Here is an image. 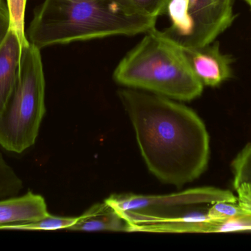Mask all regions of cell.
I'll use <instances>...</instances> for the list:
<instances>
[{
    "label": "cell",
    "mask_w": 251,
    "mask_h": 251,
    "mask_svg": "<svg viewBox=\"0 0 251 251\" xmlns=\"http://www.w3.org/2000/svg\"><path fill=\"white\" fill-rule=\"evenodd\" d=\"M151 173L182 187L207 168L210 147L206 125L190 108L172 99L134 88L119 91Z\"/></svg>",
    "instance_id": "obj_1"
},
{
    "label": "cell",
    "mask_w": 251,
    "mask_h": 251,
    "mask_svg": "<svg viewBox=\"0 0 251 251\" xmlns=\"http://www.w3.org/2000/svg\"><path fill=\"white\" fill-rule=\"evenodd\" d=\"M155 18L130 14L113 0H45L32 19L29 42L38 49L55 44L146 33Z\"/></svg>",
    "instance_id": "obj_2"
},
{
    "label": "cell",
    "mask_w": 251,
    "mask_h": 251,
    "mask_svg": "<svg viewBox=\"0 0 251 251\" xmlns=\"http://www.w3.org/2000/svg\"><path fill=\"white\" fill-rule=\"evenodd\" d=\"M145 34L118 64L115 81L180 101L200 97L204 85L190 69L179 47L156 28Z\"/></svg>",
    "instance_id": "obj_3"
},
{
    "label": "cell",
    "mask_w": 251,
    "mask_h": 251,
    "mask_svg": "<svg viewBox=\"0 0 251 251\" xmlns=\"http://www.w3.org/2000/svg\"><path fill=\"white\" fill-rule=\"evenodd\" d=\"M45 112L41 53L29 43L21 50L16 84L0 113V145L16 153L33 145Z\"/></svg>",
    "instance_id": "obj_4"
},
{
    "label": "cell",
    "mask_w": 251,
    "mask_h": 251,
    "mask_svg": "<svg viewBox=\"0 0 251 251\" xmlns=\"http://www.w3.org/2000/svg\"><path fill=\"white\" fill-rule=\"evenodd\" d=\"M234 4V0H172L167 10L171 24L162 33L180 47L212 44L232 25Z\"/></svg>",
    "instance_id": "obj_5"
},
{
    "label": "cell",
    "mask_w": 251,
    "mask_h": 251,
    "mask_svg": "<svg viewBox=\"0 0 251 251\" xmlns=\"http://www.w3.org/2000/svg\"><path fill=\"white\" fill-rule=\"evenodd\" d=\"M178 47L190 69L203 85L218 86L231 78L233 58L221 53L218 43L202 47Z\"/></svg>",
    "instance_id": "obj_6"
},
{
    "label": "cell",
    "mask_w": 251,
    "mask_h": 251,
    "mask_svg": "<svg viewBox=\"0 0 251 251\" xmlns=\"http://www.w3.org/2000/svg\"><path fill=\"white\" fill-rule=\"evenodd\" d=\"M48 215L44 197L32 192L0 200V225L35 221Z\"/></svg>",
    "instance_id": "obj_7"
},
{
    "label": "cell",
    "mask_w": 251,
    "mask_h": 251,
    "mask_svg": "<svg viewBox=\"0 0 251 251\" xmlns=\"http://www.w3.org/2000/svg\"><path fill=\"white\" fill-rule=\"evenodd\" d=\"M21 50L17 35L10 29L0 46V113L16 84Z\"/></svg>",
    "instance_id": "obj_8"
},
{
    "label": "cell",
    "mask_w": 251,
    "mask_h": 251,
    "mask_svg": "<svg viewBox=\"0 0 251 251\" xmlns=\"http://www.w3.org/2000/svg\"><path fill=\"white\" fill-rule=\"evenodd\" d=\"M69 230L130 231L127 221L106 201L93 206L89 210L78 218L76 223Z\"/></svg>",
    "instance_id": "obj_9"
},
{
    "label": "cell",
    "mask_w": 251,
    "mask_h": 251,
    "mask_svg": "<svg viewBox=\"0 0 251 251\" xmlns=\"http://www.w3.org/2000/svg\"><path fill=\"white\" fill-rule=\"evenodd\" d=\"M78 218H64L56 217L49 214L47 216L35 221L0 225V229L5 230H57L69 229L73 226Z\"/></svg>",
    "instance_id": "obj_10"
},
{
    "label": "cell",
    "mask_w": 251,
    "mask_h": 251,
    "mask_svg": "<svg viewBox=\"0 0 251 251\" xmlns=\"http://www.w3.org/2000/svg\"><path fill=\"white\" fill-rule=\"evenodd\" d=\"M130 14L155 18L165 14L172 0H113Z\"/></svg>",
    "instance_id": "obj_11"
},
{
    "label": "cell",
    "mask_w": 251,
    "mask_h": 251,
    "mask_svg": "<svg viewBox=\"0 0 251 251\" xmlns=\"http://www.w3.org/2000/svg\"><path fill=\"white\" fill-rule=\"evenodd\" d=\"M23 187V181L0 151V200L18 197Z\"/></svg>",
    "instance_id": "obj_12"
},
{
    "label": "cell",
    "mask_w": 251,
    "mask_h": 251,
    "mask_svg": "<svg viewBox=\"0 0 251 251\" xmlns=\"http://www.w3.org/2000/svg\"><path fill=\"white\" fill-rule=\"evenodd\" d=\"M234 190L241 185L251 187V142L246 144L231 163Z\"/></svg>",
    "instance_id": "obj_13"
},
{
    "label": "cell",
    "mask_w": 251,
    "mask_h": 251,
    "mask_svg": "<svg viewBox=\"0 0 251 251\" xmlns=\"http://www.w3.org/2000/svg\"><path fill=\"white\" fill-rule=\"evenodd\" d=\"M26 0H7L10 16V29L17 35L21 47L29 44L25 32V14Z\"/></svg>",
    "instance_id": "obj_14"
},
{
    "label": "cell",
    "mask_w": 251,
    "mask_h": 251,
    "mask_svg": "<svg viewBox=\"0 0 251 251\" xmlns=\"http://www.w3.org/2000/svg\"><path fill=\"white\" fill-rule=\"evenodd\" d=\"M251 231V213L243 214L234 218L218 220L211 223L209 233L233 232Z\"/></svg>",
    "instance_id": "obj_15"
},
{
    "label": "cell",
    "mask_w": 251,
    "mask_h": 251,
    "mask_svg": "<svg viewBox=\"0 0 251 251\" xmlns=\"http://www.w3.org/2000/svg\"><path fill=\"white\" fill-rule=\"evenodd\" d=\"M247 212L239 203L233 202H215L208 209V215L214 221L228 219Z\"/></svg>",
    "instance_id": "obj_16"
},
{
    "label": "cell",
    "mask_w": 251,
    "mask_h": 251,
    "mask_svg": "<svg viewBox=\"0 0 251 251\" xmlns=\"http://www.w3.org/2000/svg\"><path fill=\"white\" fill-rule=\"evenodd\" d=\"M10 30V16L7 4L0 0V46Z\"/></svg>",
    "instance_id": "obj_17"
},
{
    "label": "cell",
    "mask_w": 251,
    "mask_h": 251,
    "mask_svg": "<svg viewBox=\"0 0 251 251\" xmlns=\"http://www.w3.org/2000/svg\"><path fill=\"white\" fill-rule=\"evenodd\" d=\"M237 193L238 203L248 212L251 213V187L241 185L236 189Z\"/></svg>",
    "instance_id": "obj_18"
},
{
    "label": "cell",
    "mask_w": 251,
    "mask_h": 251,
    "mask_svg": "<svg viewBox=\"0 0 251 251\" xmlns=\"http://www.w3.org/2000/svg\"><path fill=\"white\" fill-rule=\"evenodd\" d=\"M245 1H246V3H247L248 5L250 7L251 10V0H244Z\"/></svg>",
    "instance_id": "obj_19"
}]
</instances>
